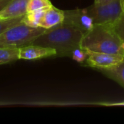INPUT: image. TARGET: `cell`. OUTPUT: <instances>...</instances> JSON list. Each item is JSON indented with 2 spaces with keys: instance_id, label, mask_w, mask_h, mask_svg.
I'll list each match as a JSON object with an SVG mask.
<instances>
[{
  "instance_id": "cell-15",
  "label": "cell",
  "mask_w": 124,
  "mask_h": 124,
  "mask_svg": "<svg viewBox=\"0 0 124 124\" xmlns=\"http://www.w3.org/2000/svg\"><path fill=\"white\" fill-rule=\"evenodd\" d=\"M116 31L121 38L124 46V17H123L120 20H118L116 23L113 25Z\"/></svg>"
},
{
  "instance_id": "cell-8",
  "label": "cell",
  "mask_w": 124,
  "mask_h": 124,
  "mask_svg": "<svg viewBox=\"0 0 124 124\" xmlns=\"http://www.w3.org/2000/svg\"><path fill=\"white\" fill-rule=\"evenodd\" d=\"M30 0H12L1 11V19H12L25 15L28 12Z\"/></svg>"
},
{
  "instance_id": "cell-2",
  "label": "cell",
  "mask_w": 124,
  "mask_h": 124,
  "mask_svg": "<svg viewBox=\"0 0 124 124\" xmlns=\"http://www.w3.org/2000/svg\"><path fill=\"white\" fill-rule=\"evenodd\" d=\"M81 48L90 52L124 56L123 41L113 25H94L84 34L81 42Z\"/></svg>"
},
{
  "instance_id": "cell-10",
  "label": "cell",
  "mask_w": 124,
  "mask_h": 124,
  "mask_svg": "<svg viewBox=\"0 0 124 124\" xmlns=\"http://www.w3.org/2000/svg\"><path fill=\"white\" fill-rule=\"evenodd\" d=\"M100 70L104 75L116 81L124 88V60L114 68Z\"/></svg>"
},
{
  "instance_id": "cell-1",
  "label": "cell",
  "mask_w": 124,
  "mask_h": 124,
  "mask_svg": "<svg viewBox=\"0 0 124 124\" xmlns=\"http://www.w3.org/2000/svg\"><path fill=\"white\" fill-rule=\"evenodd\" d=\"M84 33L79 28L62 23L47 29L31 44H36L54 49L56 57H71L73 52L81 47Z\"/></svg>"
},
{
  "instance_id": "cell-19",
  "label": "cell",
  "mask_w": 124,
  "mask_h": 124,
  "mask_svg": "<svg viewBox=\"0 0 124 124\" xmlns=\"http://www.w3.org/2000/svg\"><path fill=\"white\" fill-rule=\"evenodd\" d=\"M0 20H2V19H1V17H0Z\"/></svg>"
},
{
  "instance_id": "cell-14",
  "label": "cell",
  "mask_w": 124,
  "mask_h": 124,
  "mask_svg": "<svg viewBox=\"0 0 124 124\" xmlns=\"http://www.w3.org/2000/svg\"><path fill=\"white\" fill-rule=\"evenodd\" d=\"M23 16L16 17V18H12V19L0 20V33H3L4 31H7V29L19 24L20 23H21Z\"/></svg>"
},
{
  "instance_id": "cell-5",
  "label": "cell",
  "mask_w": 124,
  "mask_h": 124,
  "mask_svg": "<svg viewBox=\"0 0 124 124\" xmlns=\"http://www.w3.org/2000/svg\"><path fill=\"white\" fill-rule=\"evenodd\" d=\"M86 64L98 70L110 69L116 67L124 60V56L118 54L95 52L88 51Z\"/></svg>"
},
{
  "instance_id": "cell-4",
  "label": "cell",
  "mask_w": 124,
  "mask_h": 124,
  "mask_svg": "<svg viewBox=\"0 0 124 124\" xmlns=\"http://www.w3.org/2000/svg\"><path fill=\"white\" fill-rule=\"evenodd\" d=\"M85 10L94 25H114L124 17L123 0H112L104 4L94 3Z\"/></svg>"
},
{
  "instance_id": "cell-17",
  "label": "cell",
  "mask_w": 124,
  "mask_h": 124,
  "mask_svg": "<svg viewBox=\"0 0 124 124\" xmlns=\"http://www.w3.org/2000/svg\"><path fill=\"white\" fill-rule=\"evenodd\" d=\"M112 0H94V3H97V4H104V3H107L109 2Z\"/></svg>"
},
{
  "instance_id": "cell-7",
  "label": "cell",
  "mask_w": 124,
  "mask_h": 124,
  "mask_svg": "<svg viewBox=\"0 0 124 124\" xmlns=\"http://www.w3.org/2000/svg\"><path fill=\"white\" fill-rule=\"evenodd\" d=\"M54 49L36 44H28L19 48V60H33L49 57H56Z\"/></svg>"
},
{
  "instance_id": "cell-9",
  "label": "cell",
  "mask_w": 124,
  "mask_h": 124,
  "mask_svg": "<svg viewBox=\"0 0 124 124\" xmlns=\"http://www.w3.org/2000/svg\"><path fill=\"white\" fill-rule=\"evenodd\" d=\"M65 18L64 10L59 9L53 5L48 7L43 16L40 27L49 29L61 24Z\"/></svg>"
},
{
  "instance_id": "cell-13",
  "label": "cell",
  "mask_w": 124,
  "mask_h": 124,
  "mask_svg": "<svg viewBox=\"0 0 124 124\" xmlns=\"http://www.w3.org/2000/svg\"><path fill=\"white\" fill-rule=\"evenodd\" d=\"M52 5L50 0H30L28 6V12L45 9Z\"/></svg>"
},
{
  "instance_id": "cell-6",
  "label": "cell",
  "mask_w": 124,
  "mask_h": 124,
  "mask_svg": "<svg viewBox=\"0 0 124 124\" xmlns=\"http://www.w3.org/2000/svg\"><path fill=\"white\" fill-rule=\"evenodd\" d=\"M64 15L65 18L63 23L81 29L84 33L89 31L94 25L92 18L86 13L85 9L64 10Z\"/></svg>"
},
{
  "instance_id": "cell-12",
  "label": "cell",
  "mask_w": 124,
  "mask_h": 124,
  "mask_svg": "<svg viewBox=\"0 0 124 124\" xmlns=\"http://www.w3.org/2000/svg\"><path fill=\"white\" fill-rule=\"evenodd\" d=\"M19 60V48H0V65Z\"/></svg>"
},
{
  "instance_id": "cell-18",
  "label": "cell",
  "mask_w": 124,
  "mask_h": 124,
  "mask_svg": "<svg viewBox=\"0 0 124 124\" xmlns=\"http://www.w3.org/2000/svg\"><path fill=\"white\" fill-rule=\"evenodd\" d=\"M123 4H124V0H123Z\"/></svg>"
},
{
  "instance_id": "cell-16",
  "label": "cell",
  "mask_w": 124,
  "mask_h": 124,
  "mask_svg": "<svg viewBox=\"0 0 124 124\" xmlns=\"http://www.w3.org/2000/svg\"><path fill=\"white\" fill-rule=\"evenodd\" d=\"M12 0H0V11Z\"/></svg>"
},
{
  "instance_id": "cell-3",
  "label": "cell",
  "mask_w": 124,
  "mask_h": 124,
  "mask_svg": "<svg viewBox=\"0 0 124 124\" xmlns=\"http://www.w3.org/2000/svg\"><path fill=\"white\" fill-rule=\"evenodd\" d=\"M46 30L31 27L21 22L0 33V48H20L31 44Z\"/></svg>"
},
{
  "instance_id": "cell-11",
  "label": "cell",
  "mask_w": 124,
  "mask_h": 124,
  "mask_svg": "<svg viewBox=\"0 0 124 124\" xmlns=\"http://www.w3.org/2000/svg\"><path fill=\"white\" fill-rule=\"evenodd\" d=\"M46 9L47 8L28 12L23 16L21 22L31 27H40V23Z\"/></svg>"
}]
</instances>
